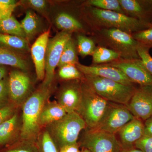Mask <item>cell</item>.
<instances>
[{
  "instance_id": "cell-15",
  "label": "cell",
  "mask_w": 152,
  "mask_h": 152,
  "mask_svg": "<svg viewBox=\"0 0 152 152\" xmlns=\"http://www.w3.org/2000/svg\"><path fill=\"white\" fill-rule=\"evenodd\" d=\"M125 15L152 23V0H119Z\"/></svg>"
},
{
  "instance_id": "cell-19",
  "label": "cell",
  "mask_w": 152,
  "mask_h": 152,
  "mask_svg": "<svg viewBox=\"0 0 152 152\" xmlns=\"http://www.w3.org/2000/svg\"><path fill=\"white\" fill-rule=\"evenodd\" d=\"M67 113L57 101H47L45 104L39 118L41 129L46 127L52 123L58 121L66 115Z\"/></svg>"
},
{
  "instance_id": "cell-44",
  "label": "cell",
  "mask_w": 152,
  "mask_h": 152,
  "mask_svg": "<svg viewBox=\"0 0 152 152\" xmlns=\"http://www.w3.org/2000/svg\"><path fill=\"white\" fill-rule=\"evenodd\" d=\"M151 26H152V23L151 24Z\"/></svg>"
},
{
  "instance_id": "cell-18",
  "label": "cell",
  "mask_w": 152,
  "mask_h": 152,
  "mask_svg": "<svg viewBox=\"0 0 152 152\" xmlns=\"http://www.w3.org/2000/svg\"><path fill=\"white\" fill-rule=\"evenodd\" d=\"M22 126L21 115L18 111L0 124V146H8L19 140Z\"/></svg>"
},
{
  "instance_id": "cell-33",
  "label": "cell",
  "mask_w": 152,
  "mask_h": 152,
  "mask_svg": "<svg viewBox=\"0 0 152 152\" xmlns=\"http://www.w3.org/2000/svg\"><path fill=\"white\" fill-rule=\"evenodd\" d=\"M133 38L139 44L152 48V26L132 34Z\"/></svg>"
},
{
  "instance_id": "cell-37",
  "label": "cell",
  "mask_w": 152,
  "mask_h": 152,
  "mask_svg": "<svg viewBox=\"0 0 152 152\" xmlns=\"http://www.w3.org/2000/svg\"><path fill=\"white\" fill-rule=\"evenodd\" d=\"M26 3L30 7L40 12H43L46 7V2L44 0H29Z\"/></svg>"
},
{
  "instance_id": "cell-4",
  "label": "cell",
  "mask_w": 152,
  "mask_h": 152,
  "mask_svg": "<svg viewBox=\"0 0 152 152\" xmlns=\"http://www.w3.org/2000/svg\"><path fill=\"white\" fill-rule=\"evenodd\" d=\"M46 128L59 150L64 146L77 143L80 133L87 126L81 116L73 112Z\"/></svg>"
},
{
  "instance_id": "cell-12",
  "label": "cell",
  "mask_w": 152,
  "mask_h": 152,
  "mask_svg": "<svg viewBox=\"0 0 152 152\" xmlns=\"http://www.w3.org/2000/svg\"><path fill=\"white\" fill-rule=\"evenodd\" d=\"M135 118L146 121L152 116V85L140 86L126 106Z\"/></svg>"
},
{
  "instance_id": "cell-1",
  "label": "cell",
  "mask_w": 152,
  "mask_h": 152,
  "mask_svg": "<svg viewBox=\"0 0 152 152\" xmlns=\"http://www.w3.org/2000/svg\"><path fill=\"white\" fill-rule=\"evenodd\" d=\"M84 19L92 31L102 29L116 28L132 34L148 28L151 24L125 14L84 6L82 10Z\"/></svg>"
},
{
  "instance_id": "cell-36",
  "label": "cell",
  "mask_w": 152,
  "mask_h": 152,
  "mask_svg": "<svg viewBox=\"0 0 152 152\" xmlns=\"http://www.w3.org/2000/svg\"><path fill=\"white\" fill-rule=\"evenodd\" d=\"M10 102L9 99L8 79L4 78L0 81V107Z\"/></svg>"
},
{
  "instance_id": "cell-13",
  "label": "cell",
  "mask_w": 152,
  "mask_h": 152,
  "mask_svg": "<svg viewBox=\"0 0 152 152\" xmlns=\"http://www.w3.org/2000/svg\"><path fill=\"white\" fill-rule=\"evenodd\" d=\"M83 99L81 80L67 81L60 88L57 96V102L67 113H78Z\"/></svg>"
},
{
  "instance_id": "cell-6",
  "label": "cell",
  "mask_w": 152,
  "mask_h": 152,
  "mask_svg": "<svg viewBox=\"0 0 152 152\" xmlns=\"http://www.w3.org/2000/svg\"><path fill=\"white\" fill-rule=\"evenodd\" d=\"M81 86L83 99L78 113L85 121L88 129H94L102 119L109 102L95 92L83 80Z\"/></svg>"
},
{
  "instance_id": "cell-2",
  "label": "cell",
  "mask_w": 152,
  "mask_h": 152,
  "mask_svg": "<svg viewBox=\"0 0 152 152\" xmlns=\"http://www.w3.org/2000/svg\"><path fill=\"white\" fill-rule=\"evenodd\" d=\"M50 88L41 86L31 94L21 106L22 126L20 139L37 142L42 129L39 118L45 104L49 99Z\"/></svg>"
},
{
  "instance_id": "cell-30",
  "label": "cell",
  "mask_w": 152,
  "mask_h": 152,
  "mask_svg": "<svg viewBox=\"0 0 152 152\" xmlns=\"http://www.w3.org/2000/svg\"><path fill=\"white\" fill-rule=\"evenodd\" d=\"M1 152H39L37 142L20 139L7 146Z\"/></svg>"
},
{
  "instance_id": "cell-45",
  "label": "cell",
  "mask_w": 152,
  "mask_h": 152,
  "mask_svg": "<svg viewBox=\"0 0 152 152\" xmlns=\"http://www.w3.org/2000/svg\"><path fill=\"white\" fill-rule=\"evenodd\" d=\"M0 148H1V146H0Z\"/></svg>"
},
{
  "instance_id": "cell-7",
  "label": "cell",
  "mask_w": 152,
  "mask_h": 152,
  "mask_svg": "<svg viewBox=\"0 0 152 152\" xmlns=\"http://www.w3.org/2000/svg\"><path fill=\"white\" fill-rule=\"evenodd\" d=\"M90 152H121L122 148L115 134L98 129L86 130L79 142Z\"/></svg>"
},
{
  "instance_id": "cell-24",
  "label": "cell",
  "mask_w": 152,
  "mask_h": 152,
  "mask_svg": "<svg viewBox=\"0 0 152 152\" xmlns=\"http://www.w3.org/2000/svg\"><path fill=\"white\" fill-rule=\"evenodd\" d=\"M0 31L4 34L26 39V34L21 23L12 16L0 21Z\"/></svg>"
},
{
  "instance_id": "cell-11",
  "label": "cell",
  "mask_w": 152,
  "mask_h": 152,
  "mask_svg": "<svg viewBox=\"0 0 152 152\" xmlns=\"http://www.w3.org/2000/svg\"><path fill=\"white\" fill-rule=\"evenodd\" d=\"M107 64L119 69L135 84L152 85V75L147 70L140 59H124L121 58Z\"/></svg>"
},
{
  "instance_id": "cell-16",
  "label": "cell",
  "mask_w": 152,
  "mask_h": 152,
  "mask_svg": "<svg viewBox=\"0 0 152 152\" xmlns=\"http://www.w3.org/2000/svg\"><path fill=\"white\" fill-rule=\"evenodd\" d=\"M50 31L48 30L40 35L31 48L32 58L34 64L37 79L44 80L45 75V58Z\"/></svg>"
},
{
  "instance_id": "cell-31",
  "label": "cell",
  "mask_w": 152,
  "mask_h": 152,
  "mask_svg": "<svg viewBox=\"0 0 152 152\" xmlns=\"http://www.w3.org/2000/svg\"><path fill=\"white\" fill-rule=\"evenodd\" d=\"M59 68V77L63 80H82L84 78V75L79 70L76 65L66 64Z\"/></svg>"
},
{
  "instance_id": "cell-23",
  "label": "cell",
  "mask_w": 152,
  "mask_h": 152,
  "mask_svg": "<svg viewBox=\"0 0 152 152\" xmlns=\"http://www.w3.org/2000/svg\"><path fill=\"white\" fill-rule=\"evenodd\" d=\"M92 64H104L121 58L115 52L105 47L97 46L92 55Z\"/></svg>"
},
{
  "instance_id": "cell-9",
  "label": "cell",
  "mask_w": 152,
  "mask_h": 152,
  "mask_svg": "<svg viewBox=\"0 0 152 152\" xmlns=\"http://www.w3.org/2000/svg\"><path fill=\"white\" fill-rule=\"evenodd\" d=\"M134 118L126 106L109 102L108 107L102 119L94 129L115 134Z\"/></svg>"
},
{
  "instance_id": "cell-14",
  "label": "cell",
  "mask_w": 152,
  "mask_h": 152,
  "mask_svg": "<svg viewBox=\"0 0 152 152\" xmlns=\"http://www.w3.org/2000/svg\"><path fill=\"white\" fill-rule=\"evenodd\" d=\"M76 66L84 76L99 77L128 86H134L135 84L119 69L107 64L86 66L78 62L76 64Z\"/></svg>"
},
{
  "instance_id": "cell-20",
  "label": "cell",
  "mask_w": 152,
  "mask_h": 152,
  "mask_svg": "<svg viewBox=\"0 0 152 152\" xmlns=\"http://www.w3.org/2000/svg\"><path fill=\"white\" fill-rule=\"evenodd\" d=\"M0 65L11 66L23 71L27 70L28 64L20 54L0 45Z\"/></svg>"
},
{
  "instance_id": "cell-10",
  "label": "cell",
  "mask_w": 152,
  "mask_h": 152,
  "mask_svg": "<svg viewBox=\"0 0 152 152\" xmlns=\"http://www.w3.org/2000/svg\"><path fill=\"white\" fill-rule=\"evenodd\" d=\"M8 86L10 102L19 107L31 94V80L23 71H12L8 78Z\"/></svg>"
},
{
  "instance_id": "cell-25",
  "label": "cell",
  "mask_w": 152,
  "mask_h": 152,
  "mask_svg": "<svg viewBox=\"0 0 152 152\" xmlns=\"http://www.w3.org/2000/svg\"><path fill=\"white\" fill-rule=\"evenodd\" d=\"M37 143L39 152H59L58 148L46 127L41 129Z\"/></svg>"
},
{
  "instance_id": "cell-8",
  "label": "cell",
  "mask_w": 152,
  "mask_h": 152,
  "mask_svg": "<svg viewBox=\"0 0 152 152\" xmlns=\"http://www.w3.org/2000/svg\"><path fill=\"white\" fill-rule=\"evenodd\" d=\"M72 33L61 31L49 39L45 58V75L42 85L51 87L55 71L58 66L66 44L72 38Z\"/></svg>"
},
{
  "instance_id": "cell-41",
  "label": "cell",
  "mask_w": 152,
  "mask_h": 152,
  "mask_svg": "<svg viewBox=\"0 0 152 152\" xmlns=\"http://www.w3.org/2000/svg\"><path fill=\"white\" fill-rule=\"evenodd\" d=\"M7 74V69L4 66H0V81L4 78Z\"/></svg>"
},
{
  "instance_id": "cell-5",
  "label": "cell",
  "mask_w": 152,
  "mask_h": 152,
  "mask_svg": "<svg viewBox=\"0 0 152 152\" xmlns=\"http://www.w3.org/2000/svg\"><path fill=\"white\" fill-rule=\"evenodd\" d=\"M83 79L95 92L110 102L127 106L135 91V85L128 86L95 76H84Z\"/></svg>"
},
{
  "instance_id": "cell-38",
  "label": "cell",
  "mask_w": 152,
  "mask_h": 152,
  "mask_svg": "<svg viewBox=\"0 0 152 152\" xmlns=\"http://www.w3.org/2000/svg\"><path fill=\"white\" fill-rule=\"evenodd\" d=\"M79 143L73 145H67L60 148L59 152H80Z\"/></svg>"
},
{
  "instance_id": "cell-22",
  "label": "cell",
  "mask_w": 152,
  "mask_h": 152,
  "mask_svg": "<svg viewBox=\"0 0 152 152\" xmlns=\"http://www.w3.org/2000/svg\"><path fill=\"white\" fill-rule=\"evenodd\" d=\"M0 45L15 52L25 53L30 51L26 39L4 33H0Z\"/></svg>"
},
{
  "instance_id": "cell-26",
  "label": "cell",
  "mask_w": 152,
  "mask_h": 152,
  "mask_svg": "<svg viewBox=\"0 0 152 152\" xmlns=\"http://www.w3.org/2000/svg\"><path fill=\"white\" fill-rule=\"evenodd\" d=\"M77 53L75 42L72 38L66 44L58 67L66 64L76 65L79 62Z\"/></svg>"
},
{
  "instance_id": "cell-39",
  "label": "cell",
  "mask_w": 152,
  "mask_h": 152,
  "mask_svg": "<svg viewBox=\"0 0 152 152\" xmlns=\"http://www.w3.org/2000/svg\"><path fill=\"white\" fill-rule=\"evenodd\" d=\"M14 10H10L0 4V21L12 16Z\"/></svg>"
},
{
  "instance_id": "cell-29",
  "label": "cell",
  "mask_w": 152,
  "mask_h": 152,
  "mask_svg": "<svg viewBox=\"0 0 152 152\" xmlns=\"http://www.w3.org/2000/svg\"><path fill=\"white\" fill-rule=\"evenodd\" d=\"M83 6H90L104 10L114 11L125 14L119 0H88L84 3Z\"/></svg>"
},
{
  "instance_id": "cell-32",
  "label": "cell",
  "mask_w": 152,
  "mask_h": 152,
  "mask_svg": "<svg viewBox=\"0 0 152 152\" xmlns=\"http://www.w3.org/2000/svg\"><path fill=\"white\" fill-rule=\"evenodd\" d=\"M150 48L138 44L137 48L138 55L147 71L152 75V57L150 55Z\"/></svg>"
},
{
  "instance_id": "cell-27",
  "label": "cell",
  "mask_w": 152,
  "mask_h": 152,
  "mask_svg": "<svg viewBox=\"0 0 152 152\" xmlns=\"http://www.w3.org/2000/svg\"><path fill=\"white\" fill-rule=\"evenodd\" d=\"M21 24L28 42L31 39L37 31L39 21L36 14L28 11L26 16L21 22Z\"/></svg>"
},
{
  "instance_id": "cell-21",
  "label": "cell",
  "mask_w": 152,
  "mask_h": 152,
  "mask_svg": "<svg viewBox=\"0 0 152 152\" xmlns=\"http://www.w3.org/2000/svg\"><path fill=\"white\" fill-rule=\"evenodd\" d=\"M56 23L57 27L64 31L72 33L85 31L81 23L67 13L63 12L59 14L56 18Z\"/></svg>"
},
{
  "instance_id": "cell-28",
  "label": "cell",
  "mask_w": 152,
  "mask_h": 152,
  "mask_svg": "<svg viewBox=\"0 0 152 152\" xmlns=\"http://www.w3.org/2000/svg\"><path fill=\"white\" fill-rule=\"evenodd\" d=\"M77 51L82 57L91 56L96 48V43L91 38L88 37L81 34L77 37Z\"/></svg>"
},
{
  "instance_id": "cell-34",
  "label": "cell",
  "mask_w": 152,
  "mask_h": 152,
  "mask_svg": "<svg viewBox=\"0 0 152 152\" xmlns=\"http://www.w3.org/2000/svg\"><path fill=\"white\" fill-rule=\"evenodd\" d=\"M18 108L11 103L0 107V124L12 116Z\"/></svg>"
},
{
  "instance_id": "cell-42",
  "label": "cell",
  "mask_w": 152,
  "mask_h": 152,
  "mask_svg": "<svg viewBox=\"0 0 152 152\" xmlns=\"http://www.w3.org/2000/svg\"><path fill=\"white\" fill-rule=\"evenodd\" d=\"M121 152H143L135 148H132L128 149H122Z\"/></svg>"
},
{
  "instance_id": "cell-17",
  "label": "cell",
  "mask_w": 152,
  "mask_h": 152,
  "mask_svg": "<svg viewBox=\"0 0 152 152\" xmlns=\"http://www.w3.org/2000/svg\"><path fill=\"white\" fill-rule=\"evenodd\" d=\"M143 121L134 118L119 131L118 140L122 149L134 148L136 142L141 138L145 134Z\"/></svg>"
},
{
  "instance_id": "cell-43",
  "label": "cell",
  "mask_w": 152,
  "mask_h": 152,
  "mask_svg": "<svg viewBox=\"0 0 152 152\" xmlns=\"http://www.w3.org/2000/svg\"><path fill=\"white\" fill-rule=\"evenodd\" d=\"M80 152H90L88 150L85 148H82L81 151Z\"/></svg>"
},
{
  "instance_id": "cell-40",
  "label": "cell",
  "mask_w": 152,
  "mask_h": 152,
  "mask_svg": "<svg viewBox=\"0 0 152 152\" xmlns=\"http://www.w3.org/2000/svg\"><path fill=\"white\" fill-rule=\"evenodd\" d=\"M145 133L152 136V116L145 121Z\"/></svg>"
},
{
  "instance_id": "cell-35",
  "label": "cell",
  "mask_w": 152,
  "mask_h": 152,
  "mask_svg": "<svg viewBox=\"0 0 152 152\" xmlns=\"http://www.w3.org/2000/svg\"><path fill=\"white\" fill-rule=\"evenodd\" d=\"M134 148L143 152H152V136L147 133L136 142Z\"/></svg>"
},
{
  "instance_id": "cell-3",
  "label": "cell",
  "mask_w": 152,
  "mask_h": 152,
  "mask_svg": "<svg viewBox=\"0 0 152 152\" xmlns=\"http://www.w3.org/2000/svg\"><path fill=\"white\" fill-rule=\"evenodd\" d=\"M91 38L96 45L113 50L121 58L140 59L137 51L139 43L132 34L116 28L102 29L93 31Z\"/></svg>"
}]
</instances>
